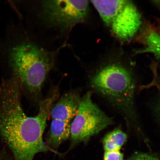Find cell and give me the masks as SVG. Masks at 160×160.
Instances as JSON below:
<instances>
[{
	"mask_svg": "<svg viewBox=\"0 0 160 160\" xmlns=\"http://www.w3.org/2000/svg\"><path fill=\"white\" fill-rule=\"evenodd\" d=\"M22 91L14 77L0 83V135L8 146L13 160H33L37 154L49 151L62 155L43 139L57 91L40 102L38 112L34 117H28L24 111Z\"/></svg>",
	"mask_w": 160,
	"mask_h": 160,
	"instance_id": "1",
	"label": "cell"
},
{
	"mask_svg": "<svg viewBox=\"0 0 160 160\" xmlns=\"http://www.w3.org/2000/svg\"><path fill=\"white\" fill-rule=\"evenodd\" d=\"M52 54L30 43L21 44L12 48L9 63L21 88L37 97L53 65Z\"/></svg>",
	"mask_w": 160,
	"mask_h": 160,
	"instance_id": "2",
	"label": "cell"
},
{
	"mask_svg": "<svg viewBox=\"0 0 160 160\" xmlns=\"http://www.w3.org/2000/svg\"><path fill=\"white\" fill-rule=\"evenodd\" d=\"M91 83L93 88L108 100L128 121L134 122L137 119L134 99L136 84L129 69L118 64H109L93 76Z\"/></svg>",
	"mask_w": 160,
	"mask_h": 160,
	"instance_id": "3",
	"label": "cell"
},
{
	"mask_svg": "<svg viewBox=\"0 0 160 160\" xmlns=\"http://www.w3.org/2000/svg\"><path fill=\"white\" fill-rule=\"evenodd\" d=\"M107 27L117 38L131 41L142 25V18L133 2L127 0L91 1Z\"/></svg>",
	"mask_w": 160,
	"mask_h": 160,
	"instance_id": "4",
	"label": "cell"
},
{
	"mask_svg": "<svg viewBox=\"0 0 160 160\" xmlns=\"http://www.w3.org/2000/svg\"><path fill=\"white\" fill-rule=\"evenodd\" d=\"M112 119L93 102L91 92L81 98L77 113L71 124L70 149L87 143L92 137L112 124Z\"/></svg>",
	"mask_w": 160,
	"mask_h": 160,
	"instance_id": "5",
	"label": "cell"
},
{
	"mask_svg": "<svg viewBox=\"0 0 160 160\" xmlns=\"http://www.w3.org/2000/svg\"><path fill=\"white\" fill-rule=\"evenodd\" d=\"M41 4L42 15L46 22L62 30L84 22L89 13L88 1H44Z\"/></svg>",
	"mask_w": 160,
	"mask_h": 160,
	"instance_id": "6",
	"label": "cell"
},
{
	"mask_svg": "<svg viewBox=\"0 0 160 160\" xmlns=\"http://www.w3.org/2000/svg\"><path fill=\"white\" fill-rule=\"evenodd\" d=\"M81 99L74 92L65 94L54 104L50 116L52 119L71 122L77 114Z\"/></svg>",
	"mask_w": 160,
	"mask_h": 160,
	"instance_id": "7",
	"label": "cell"
},
{
	"mask_svg": "<svg viewBox=\"0 0 160 160\" xmlns=\"http://www.w3.org/2000/svg\"><path fill=\"white\" fill-rule=\"evenodd\" d=\"M127 140V135L119 129L107 134L102 140L103 160H123L121 150Z\"/></svg>",
	"mask_w": 160,
	"mask_h": 160,
	"instance_id": "8",
	"label": "cell"
},
{
	"mask_svg": "<svg viewBox=\"0 0 160 160\" xmlns=\"http://www.w3.org/2000/svg\"><path fill=\"white\" fill-rule=\"evenodd\" d=\"M71 122L52 119L48 135L47 144L57 151L62 143L70 138Z\"/></svg>",
	"mask_w": 160,
	"mask_h": 160,
	"instance_id": "9",
	"label": "cell"
},
{
	"mask_svg": "<svg viewBox=\"0 0 160 160\" xmlns=\"http://www.w3.org/2000/svg\"><path fill=\"white\" fill-rule=\"evenodd\" d=\"M146 47L136 52L137 53H151L160 60V35L151 31L145 39Z\"/></svg>",
	"mask_w": 160,
	"mask_h": 160,
	"instance_id": "10",
	"label": "cell"
},
{
	"mask_svg": "<svg viewBox=\"0 0 160 160\" xmlns=\"http://www.w3.org/2000/svg\"><path fill=\"white\" fill-rule=\"evenodd\" d=\"M127 160H160L157 155L146 153H137Z\"/></svg>",
	"mask_w": 160,
	"mask_h": 160,
	"instance_id": "11",
	"label": "cell"
},
{
	"mask_svg": "<svg viewBox=\"0 0 160 160\" xmlns=\"http://www.w3.org/2000/svg\"><path fill=\"white\" fill-rule=\"evenodd\" d=\"M0 160H13L12 157L4 149L0 151Z\"/></svg>",
	"mask_w": 160,
	"mask_h": 160,
	"instance_id": "12",
	"label": "cell"
},
{
	"mask_svg": "<svg viewBox=\"0 0 160 160\" xmlns=\"http://www.w3.org/2000/svg\"><path fill=\"white\" fill-rule=\"evenodd\" d=\"M158 111L160 115V98L159 101V103L158 105Z\"/></svg>",
	"mask_w": 160,
	"mask_h": 160,
	"instance_id": "13",
	"label": "cell"
}]
</instances>
